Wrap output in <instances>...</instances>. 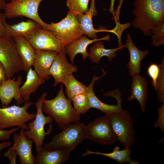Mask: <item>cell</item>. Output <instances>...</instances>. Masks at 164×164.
I'll return each mask as SVG.
<instances>
[{
	"mask_svg": "<svg viewBox=\"0 0 164 164\" xmlns=\"http://www.w3.org/2000/svg\"><path fill=\"white\" fill-rule=\"evenodd\" d=\"M10 0V1H13L15 0Z\"/></svg>",
	"mask_w": 164,
	"mask_h": 164,
	"instance_id": "42",
	"label": "cell"
},
{
	"mask_svg": "<svg viewBox=\"0 0 164 164\" xmlns=\"http://www.w3.org/2000/svg\"><path fill=\"white\" fill-rule=\"evenodd\" d=\"M12 142L10 141H4L2 143H0V152L5 148L9 147L12 144Z\"/></svg>",
	"mask_w": 164,
	"mask_h": 164,
	"instance_id": "38",
	"label": "cell"
},
{
	"mask_svg": "<svg viewBox=\"0 0 164 164\" xmlns=\"http://www.w3.org/2000/svg\"><path fill=\"white\" fill-rule=\"evenodd\" d=\"M70 149L61 148L47 150L43 147L35 156L34 164H61L69 156Z\"/></svg>",
	"mask_w": 164,
	"mask_h": 164,
	"instance_id": "20",
	"label": "cell"
},
{
	"mask_svg": "<svg viewBox=\"0 0 164 164\" xmlns=\"http://www.w3.org/2000/svg\"><path fill=\"white\" fill-rule=\"evenodd\" d=\"M45 81L31 67L29 68L26 80L20 88V95L24 102L29 101L31 94H35L39 86L44 84Z\"/></svg>",
	"mask_w": 164,
	"mask_h": 164,
	"instance_id": "23",
	"label": "cell"
},
{
	"mask_svg": "<svg viewBox=\"0 0 164 164\" xmlns=\"http://www.w3.org/2000/svg\"><path fill=\"white\" fill-rule=\"evenodd\" d=\"M0 61L5 68L7 80L23 70L22 62L13 38H0Z\"/></svg>",
	"mask_w": 164,
	"mask_h": 164,
	"instance_id": "10",
	"label": "cell"
},
{
	"mask_svg": "<svg viewBox=\"0 0 164 164\" xmlns=\"http://www.w3.org/2000/svg\"><path fill=\"white\" fill-rule=\"evenodd\" d=\"M131 94L128 99L129 101L136 100L139 102L142 112H144L148 98V86L146 78L140 74L132 78L130 86Z\"/></svg>",
	"mask_w": 164,
	"mask_h": 164,
	"instance_id": "17",
	"label": "cell"
},
{
	"mask_svg": "<svg viewBox=\"0 0 164 164\" xmlns=\"http://www.w3.org/2000/svg\"><path fill=\"white\" fill-rule=\"evenodd\" d=\"M115 21L116 23L115 27L111 30H108L107 32L113 33L117 36L118 39V46H119L122 45L121 38L122 33L126 29L130 27L131 23L128 22L121 24L120 23L119 21L116 20H115Z\"/></svg>",
	"mask_w": 164,
	"mask_h": 164,
	"instance_id": "31",
	"label": "cell"
},
{
	"mask_svg": "<svg viewBox=\"0 0 164 164\" xmlns=\"http://www.w3.org/2000/svg\"><path fill=\"white\" fill-rule=\"evenodd\" d=\"M89 0H67V6L69 11L73 12L77 14L85 13L88 9Z\"/></svg>",
	"mask_w": 164,
	"mask_h": 164,
	"instance_id": "28",
	"label": "cell"
},
{
	"mask_svg": "<svg viewBox=\"0 0 164 164\" xmlns=\"http://www.w3.org/2000/svg\"><path fill=\"white\" fill-rule=\"evenodd\" d=\"M4 25V37L13 38L19 36L23 37L27 39L42 27L39 23L31 19L13 25H9L5 21Z\"/></svg>",
	"mask_w": 164,
	"mask_h": 164,
	"instance_id": "15",
	"label": "cell"
},
{
	"mask_svg": "<svg viewBox=\"0 0 164 164\" xmlns=\"http://www.w3.org/2000/svg\"><path fill=\"white\" fill-rule=\"evenodd\" d=\"M71 100L73 108L80 114H86L90 109L87 92L75 96Z\"/></svg>",
	"mask_w": 164,
	"mask_h": 164,
	"instance_id": "27",
	"label": "cell"
},
{
	"mask_svg": "<svg viewBox=\"0 0 164 164\" xmlns=\"http://www.w3.org/2000/svg\"><path fill=\"white\" fill-rule=\"evenodd\" d=\"M3 0L5 1V0Z\"/></svg>",
	"mask_w": 164,
	"mask_h": 164,
	"instance_id": "43",
	"label": "cell"
},
{
	"mask_svg": "<svg viewBox=\"0 0 164 164\" xmlns=\"http://www.w3.org/2000/svg\"><path fill=\"white\" fill-rule=\"evenodd\" d=\"M18 155L16 151L10 148H9L8 150L4 153V156L7 158L10 161V164H16V157Z\"/></svg>",
	"mask_w": 164,
	"mask_h": 164,
	"instance_id": "35",
	"label": "cell"
},
{
	"mask_svg": "<svg viewBox=\"0 0 164 164\" xmlns=\"http://www.w3.org/2000/svg\"><path fill=\"white\" fill-rule=\"evenodd\" d=\"M130 164H139V161L135 160V159H131Z\"/></svg>",
	"mask_w": 164,
	"mask_h": 164,
	"instance_id": "41",
	"label": "cell"
},
{
	"mask_svg": "<svg viewBox=\"0 0 164 164\" xmlns=\"http://www.w3.org/2000/svg\"><path fill=\"white\" fill-rule=\"evenodd\" d=\"M115 0H111L110 6L109 9V11L110 13H112L114 15H115L114 10V5Z\"/></svg>",
	"mask_w": 164,
	"mask_h": 164,
	"instance_id": "39",
	"label": "cell"
},
{
	"mask_svg": "<svg viewBox=\"0 0 164 164\" xmlns=\"http://www.w3.org/2000/svg\"><path fill=\"white\" fill-rule=\"evenodd\" d=\"M84 133L86 139L103 145H113L118 141L107 115L99 117L85 126Z\"/></svg>",
	"mask_w": 164,
	"mask_h": 164,
	"instance_id": "6",
	"label": "cell"
},
{
	"mask_svg": "<svg viewBox=\"0 0 164 164\" xmlns=\"http://www.w3.org/2000/svg\"><path fill=\"white\" fill-rule=\"evenodd\" d=\"M17 52L22 62L23 70L27 73L32 66L34 60L35 50L29 41L22 36L13 38Z\"/></svg>",
	"mask_w": 164,
	"mask_h": 164,
	"instance_id": "21",
	"label": "cell"
},
{
	"mask_svg": "<svg viewBox=\"0 0 164 164\" xmlns=\"http://www.w3.org/2000/svg\"><path fill=\"white\" fill-rule=\"evenodd\" d=\"M85 126L80 122L71 124L61 132L53 136L50 142L43 143V147L47 150L64 148L73 150L86 139Z\"/></svg>",
	"mask_w": 164,
	"mask_h": 164,
	"instance_id": "4",
	"label": "cell"
},
{
	"mask_svg": "<svg viewBox=\"0 0 164 164\" xmlns=\"http://www.w3.org/2000/svg\"><path fill=\"white\" fill-rule=\"evenodd\" d=\"M87 35H83L78 39L74 40L65 46V47L72 63L73 64L76 56L78 53L82 55L84 60L88 57V53L87 48L90 44L97 41L101 40L109 41L111 36L109 34L103 38L94 39H90Z\"/></svg>",
	"mask_w": 164,
	"mask_h": 164,
	"instance_id": "19",
	"label": "cell"
},
{
	"mask_svg": "<svg viewBox=\"0 0 164 164\" xmlns=\"http://www.w3.org/2000/svg\"><path fill=\"white\" fill-rule=\"evenodd\" d=\"M27 40L35 50H53L67 53L65 46L62 42L53 33L43 27Z\"/></svg>",
	"mask_w": 164,
	"mask_h": 164,
	"instance_id": "11",
	"label": "cell"
},
{
	"mask_svg": "<svg viewBox=\"0 0 164 164\" xmlns=\"http://www.w3.org/2000/svg\"><path fill=\"white\" fill-rule=\"evenodd\" d=\"M152 42V45L154 47H160L164 44V24L155 27L151 31Z\"/></svg>",
	"mask_w": 164,
	"mask_h": 164,
	"instance_id": "30",
	"label": "cell"
},
{
	"mask_svg": "<svg viewBox=\"0 0 164 164\" xmlns=\"http://www.w3.org/2000/svg\"><path fill=\"white\" fill-rule=\"evenodd\" d=\"M65 54L58 53L55 56L49 71V75L54 79V86L62 82L67 75L77 72V66L70 63Z\"/></svg>",
	"mask_w": 164,
	"mask_h": 164,
	"instance_id": "14",
	"label": "cell"
},
{
	"mask_svg": "<svg viewBox=\"0 0 164 164\" xmlns=\"http://www.w3.org/2000/svg\"><path fill=\"white\" fill-rule=\"evenodd\" d=\"M159 64L152 63L148 67L147 70L148 75L151 78L152 85L156 91L157 90V80L159 73Z\"/></svg>",
	"mask_w": 164,
	"mask_h": 164,
	"instance_id": "32",
	"label": "cell"
},
{
	"mask_svg": "<svg viewBox=\"0 0 164 164\" xmlns=\"http://www.w3.org/2000/svg\"><path fill=\"white\" fill-rule=\"evenodd\" d=\"M6 80L5 68L2 63L0 61V85Z\"/></svg>",
	"mask_w": 164,
	"mask_h": 164,
	"instance_id": "36",
	"label": "cell"
},
{
	"mask_svg": "<svg viewBox=\"0 0 164 164\" xmlns=\"http://www.w3.org/2000/svg\"><path fill=\"white\" fill-rule=\"evenodd\" d=\"M61 84L56 96L51 100L45 98L42 107V111L51 115L62 130L73 123L80 122V114L72 106L71 100L67 98Z\"/></svg>",
	"mask_w": 164,
	"mask_h": 164,
	"instance_id": "2",
	"label": "cell"
},
{
	"mask_svg": "<svg viewBox=\"0 0 164 164\" xmlns=\"http://www.w3.org/2000/svg\"><path fill=\"white\" fill-rule=\"evenodd\" d=\"M47 95L46 93H43L34 104L36 108L34 120L28 125L29 129L24 130L27 139L33 140L37 153L42 147L45 136L50 135L53 130L51 123L53 118L49 115L45 116L42 109L43 101Z\"/></svg>",
	"mask_w": 164,
	"mask_h": 164,
	"instance_id": "3",
	"label": "cell"
},
{
	"mask_svg": "<svg viewBox=\"0 0 164 164\" xmlns=\"http://www.w3.org/2000/svg\"><path fill=\"white\" fill-rule=\"evenodd\" d=\"M6 19L4 17L3 14H2L0 10V38L4 36L5 31L4 22Z\"/></svg>",
	"mask_w": 164,
	"mask_h": 164,
	"instance_id": "37",
	"label": "cell"
},
{
	"mask_svg": "<svg viewBox=\"0 0 164 164\" xmlns=\"http://www.w3.org/2000/svg\"><path fill=\"white\" fill-rule=\"evenodd\" d=\"M21 128L17 127L16 128H12L9 130H0V141H5L10 140V137L14 132L17 131Z\"/></svg>",
	"mask_w": 164,
	"mask_h": 164,
	"instance_id": "34",
	"label": "cell"
},
{
	"mask_svg": "<svg viewBox=\"0 0 164 164\" xmlns=\"http://www.w3.org/2000/svg\"><path fill=\"white\" fill-rule=\"evenodd\" d=\"M158 117L157 120L154 124L155 128L160 127L162 132L164 131V103L157 110Z\"/></svg>",
	"mask_w": 164,
	"mask_h": 164,
	"instance_id": "33",
	"label": "cell"
},
{
	"mask_svg": "<svg viewBox=\"0 0 164 164\" xmlns=\"http://www.w3.org/2000/svg\"><path fill=\"white\" fill-rule=\"evenodd\" d=\"M125 47L128 50L130 55V60L127 64L129 75L132 78L139 75L141 69V63L142 60L149 53L148 50H141L139 49L134 44L131 36L127 34V38Z\"/></svg>",
	"mask_w": 164,
	"mask_h": 164,
	"instance_id": "16",
	"label": "cell"
},
{
	"mask_svg": "<svg viewBox=\"0 0 164 164\" xmlns=\"http://www.w3.org/2000/svg\"><path fill=\"white\" fill-rule=\"evenodd\" d=\"M95 4V0H91L89 9L84 14H77V19L84 35H87L92 39H97V33L105 31V29H96L93 27L92 18L97 14Z\"/></svg>",
	"mask_w": 164,
	"mask_h": 164,
	"instance_id": "22",
	"label": "cell"
},
{
	"mask_svg": "<svg viewBox=\"0 0 164 164\" xmlns=\"http://www.w3.org/2000/svg\"><path fill=\"white\" fill-rule=\"evenodd\" d=\"M43 0H15L6 4L3 14L9 19L25 16L32 20L45 28L46 23L41 19L38 13L39 6Z\"/></svg>",
	"mask_w": 164,
	"mask_h": 164,
	"instance_id": "9",
	"label": "cell"
},
{
	"mask_svg": "<svg viewBox=\"0 0 164 164\" xmlns=\"http://www.w3.org/2000/svg\"><path fill=\"white\" fill-rule=\"evenodd\" d=\"M159 73L157 80V99L161 103H164V57L160 64H159Z\"/></svg>",
	"mask_w": 164,
	"mask_h": 164,
	"instance_id": "29",
	"label": "cell"
},
{
	"mask_svg": "<svg viewBox=\"0 0 164 164\" xmlns=\"http://www.w3.org/2000/svg\"><path fill=\"white\" fill-rule=\"evenodd\" d=\"M25 129L21 128L19 134L13 133L14 144L11 148L15 150L19 157L21 164H34L35 156L32 153V139H28L24 133Z\"/></svg>",
	"mask_w": 164,
	"mask_h": 164,
	"instance_id": "13",
	"label": "cell"
},
{
	"mask_svg": "<svg viewBox=\"0 0 164 164\" xmlns=\"http://www.w3.org/2000/svg\"><path fill=\"white\" fill-rule=\"evenodd\" d=\"M22 80V75L20 74L16 80L15 77H13L6 80L0 85V100L2 107L9 106L13 99H15L18 106H20L24 102L20 92Z\"/></svg>",
	"mask_w": 164,
	"mask_h": 164,
	"instance_id": "12",
	"label": "cell"
},
{
	"mask_svg": "<svg viewBox=\"0 0 164 164\" xmlns=\"http://www.w3.org/2000/svg\"><path fill=\"white\" fill-rule=\"evenodd\" d=\"M77 14L70 11L57 23H46L45 29L55 35L65 46L84 35L77 19Z\"/></svg>",
	"mask_w": 164,
	"mask_h": 164,
	"instance_id": "7",
	"label": "cell"
},
{
	"mask_svg": "<svg viewBox=\"0 0 164 164\" xmlns=\"http://www.w3.org/2000/svg\"><path fill=\"white\" fill-rule=\"evenodd\" d=\"M58 53L53 50H35L32 66L38 75L45 80L50 78L49 71L55 56Z\"/></svg>",
	"mask_w": 164,
	"mask_h": 164,
	"instance_id": "18",
	"label": "cell"
},
{
	"mask_svg": "<svg viewBox=\"0 0 164 164\" xmlns=\"http://www.w3.org/2000/svg\"><path fill=\"white\" fill-rule=\"evenodd\" d=\"M124 47V45L122 44L114 49H106L104 46L103 42L96 41L89 49L88 56L93 63L97 64L99 63L101 58L104 56H107L110 61L117 56L115 53L118 50L121 51Z\"/></svg>",
	"mask_w": 164,
	"mask_h": 164,
	"instance_id": "24",
	"label": "cell"
},
{
	"mask_svg": "<svg viewBox=\"0 0 164 164\" xmlns=\"http://www.w3.org/2000/svg\"><path fill=\"white\" fill-rule=\"evenodd\" d=\"M107 115L118 141L125 148H130L135 142V132L130 112L122 109L120 111Z\"/></svg>",
	"mask_w": 164,
	"mask_h": 164,
	"instance_id": "5",
	"label": "cell"
},
{
	"mask_svg": "<svg viewBox=\"0 0 164 164\" xmlns=\"http://www.w3.org/2000/svg\"><path fill=\"white\" fill-rule=\"evenodd\" d=\"M132 153V151L130 148H125L121 150L119 147L116 146L113 148V152L109 153L93 152L87 149L86 152L82 154V156H84L91 154L101 155L113 159L120 164L125 162L130 164L131 159L130 155Z\"/></svg>",
	"mask_w": 164,
	"mask_h": 164,
	"instance_id": "25",
	"label": "cell"
},
{
	"mask_svg": "<svg viewBox=\"0 0 164 164\" xmlns=\"http://www.w3.org/2000/svg\"><path fill=\"white\" fill-rule=\"evenodd\" d=\"M133 5L135 17L131 25L144 35H152V30L164 24V0H135Z\"/></svg>",
	"mask_w": 164,
	"mask_h": 164,
	"instance_id": "1",
	"label": "cell"
},
{
	"mask_svg": "<svg viewBox=\"0 0 164 164\" xmlns=\"http://www.w3.org/2000/svg\"><path fill=\"white\" fill-rule=\"evenodd\" d=\"M6 4L5 1L0 0V10L4 9Z\"/></svg>",
	"mask_w": 164,
	"mask_h": 164,
	"instance_id": "40",
	"label": "cell"
},
{
	"mask_svg": "<svg viewBox=\"0 0 164 164\" xmlns=\"http://www.w3.org/2000/svg\"><path fill=\"white\" fill-rule=\"evenodd\" d=\"M24 102L22 107L14 105L0 108V130L16 126L26 130L29 129V127L26 123L33 120L36 114H30L27 111L33 103L29 101Z\"/></svg>",
	"mask_w": 164,
	"mask_h": 164,
	"instance_id": "8",
	"label": "cell"
},
{
	"mask_svg": "<svg viewBox=\"0 0 164 164\" xmlns=\"http://www.w3.org/2000/svg\"><path fill=\"white\" fill-rule=\"evenodd\" d=\"M62 83L66 87L67 98L71 100L75 96L87 92L88 90L87 86L77 80L73 74L67 76Z\"/></svg>",
	"mask_w": 164,
	"mask_h": 164,
	"instance_id": "26",
	"label": "cell"
}]
</instances>
